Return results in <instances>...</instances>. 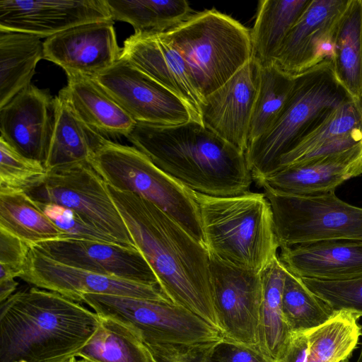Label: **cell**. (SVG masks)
Listing matches in <instances>:
<instances>
[{
	"mask_svg": "<svg viewBox=\"0 0 362 362\" xmlns=\"http://www.w3.org/2000/svg\"><path fill=\"white\" fill-rule=\"evenodd\" d=\"M209 268L214 306L224 339L258 349L261 273L229 265L211 256Z\"/></svg>",
	"mask_w": 362,
	"mask_h": 362,
	"instance_id": "obj_12",
	"label": "cell"
},
{
	"mask_svg": "<svg viewBox=\"0 0 362 362\" xmlns=\"http://www.w3.org/2000/svg\"><path fill=\"white\" fill-rule=\"evenodd\" d=\"M358 130H362V100L352 98L327 114L283 155L276 170L303 163L325 145Z\"/></svg>",
	"mask_w": 362,
	"mask_h": 362,
	"instance_id": "obj_29",
	"label": "cell"
},
{
	"mask_svg": "<svg viewBox=\"0 0 362 362\" xmlns=\"http://www.w3.org/2000/svg\"><path fill=\"white\" fill-rule=\"evenodd\" d=\"M127 138L160 170L193 191L238 195L250 191L254 181L245 153L198 122L172 126L136 122Z\"/></svg>",
	"mask_w": 362,
	"mask_h": 362,
	"instance_id": "obj_2",
	"label": "cell"
},
{
	"mask_svg": "<svg viewBox=\"0 0 362 362\" xmlns=\"http://www.w3.org/2000/svg\"><path fill=\"white\" fill-rule=\"evenodd\" d=\"M101 21H113L105 0L0 1V29L41 38Z\"/></svg>",
	"mask_w": 362,
	"mask_h": 362,
	"instance_id": "obj_18",
	"label": "cell"
},
{
	"mask_svg": "<svg viewBox=\"0 0 362 362\" xmlns=\"http://www.w3.org/2000/svg\"><path fill=\"white\" fill-rule=\"evenodd\" d=\"M112 20L128 23L134 33H159L174 28L194 12L185 0H105Z\"/></svg>",
	"mask_w": 362,
	"mask_h": 362,
	"instance_id": "obj_31",
	"label": "cell"
},
{
	"mask_svg": "<svg viewBox=\"0 0 362 362\" xmlns=\"http://www.w3.org/2000/svg\"><path fill=\"white\" fill-rule=\"evenodd\" d=\"M352 98L336 78L329 59L295 76L291 93L277 120L245 153L256 184L274 173L281 157L327 114Z\"/></svg>",
	"mask_w": 362,
	"mask_h": 362,
	"instance_id": "obj_5",
	"label": "cell"
},
{
	"mask_svg": "<svg viewBox=\"0 0 362 362\" xmlns=\"http://www.w3.org/2000/svg\"><path fill=\"white\" fill-rule=\"evenodd\" d=\"M44 59L62 67L67 77L95 78L120 57L114 21L87 23L70 28L44 41Z\"/></svg>",
	"mask_w": 362,
	"mask_h": 362,
	"instance_id": "obj_15",
	"label": "cell"
},
{
	"mask_svg": "<svg viewBox=\"0 0 362 362\" xmlns=\"http://www.w3.org/2000/svg\"><path fill=\"white\" fill-rule=\"evenodd\" d=\"M24 192L35 202L72 209L117 243L135 247L107 184L90 161L46 170L41 179Z\"/></svg>",
	"mask_w": 362,
	"mask_h": 362,
	"instance_id": "obj_10",
	"label": "cell"
},
{
	"mask_svg": "<svg viewBox=\"0 0 362 362\" xmlns=\"http://www.w3.org/2000/svg\"><path fill=\"white\" fill-rule=\"evenodd\" d=\"M311 0H261L250 30L252 58L272 64L288 32Z\"/></svg>",
	"mask_w": 362,
	"mask_h": 362,
	"instance_id": "obj_28",
	"label": "cell"
},
{
	"mask_svg": "<svg viewBox=\"0 0 362 362\" xmlns=\"http://www.w3.org/2000/svg\"><path fill=\"white\" fill-rule=\"evenodd\" d=\"M81 302L99 317L127 326L150 350L204 352L224 339L219 329L170 300L86 293Z\"/></svg>",
	"mask_w": 362,
	"mask_h": 362,
	"instance_id": "obj_7",
	"label": "cell"
},
{
	"mask_svg": "<svg viewBox=\"0 0 362 362\" xmlns=\"http://www.w3.org/2000/svg\"><path fill=\"white\" fill-rule=\"evenodd\" d=\"M262 65L252 58L201 105L202 124L245 153Z\"/></svg>",
	"mask_w": 362,
	"mask_h": 362,
	"instance_id": "obj_14",
	"label": "cell"
},
{
	"mask_svg": "<svg viewBox=\"0 0 362 362\" xmlns=\"http://www.w3.org/2000/svg\"><path fill=\"white\" fill-rule=\"evenodd\" d=\"M279 259L303 279L344 281L362 276V241L336 240L281 248Z\"/></svg>",
	"mask_w": 362,
	"mask_h": 362,
	"instance_id": "obj_22",
	"label": "cell"
},
{
	"mask_svg": "<svg viewBox=\"0 0 362 362\" xmlns=\"http://www.w3.org/2000/svg\"><path fill=\"white\" fill-rule=\"evenodd\" d=\"M329 60L340 84L353 98L362 100V0H349L340 16Z\"/></svg>",
	"mask_w": 362,
	"mask_h": 362,
	"instance_id": "obj_25",
	"label": "cell"
},
{
	"mask_svg": "<svg viewBox=\"0 0 362 362\" xmlns=\"http://www.w3.org/2000/svg\"><path fill=\"white\" fill-rule=\"evenodd\" d=\"M107 187L135 247L164 295L221 331L205 246L151 202Z\"/></svg>",
	"mask_w": 362,
	"mask_h": 362,
	"instance_id": "obj_1",
	"label": "cell"
},
{
	"mask_svg": "<svg viewBox=\"0 0 362 362\" xmlns=\"http://www.w3.org/2000/svg\"><path fill=\"white\" fill-rule=\"evenodd\" d=\"M192 194L210 256L259 273L278 257L272 210L264 193L211 196L193 191Z\"/></svg>",
	"mask_w": 362,
	"mask_h": 362,
	"instance_id": "obj_4",
	"label": "cell"
},
{
	"mask_svg": "<svg viewBox=\"0 0 362 362\" xmlns=\"http://www.w3.org/2000/svg\"><path fill=\"white\" fill-rule=\"evenodd\" d=\"M54 123L45 163L46 170L90 161L103 136L86 126L59 93L54 98Z\"/></svg>",
	"mask_w": 362,
	"mask_h": 362,
	"instance_id": "obj_27",
	"label": "cell"
},
{
	"mask_svg": "<svg viewBox=\"0 0 362 362\" xmlns=\"http://www.w3.org/2000/svg\"><path fill=\"white\" fill-rule=\"evenodd\" d=\"M67 78V85L59 93L86 126L106 139L131 133L136 122L94 78Z\"/></svg>",
	"mask_w": 362,
	"mask_h": 362,
	"instance_id": "obj_23",
	"label": "cell"
},
{
	"mask_svg": "<svg viewBox=\"0 0 362 362\" xmlns=\"http://www.w3.org/2000/svg\"><path fill=\"white\" fill-rule=\"evenodd\" d=\"M202 356L204 362H271L258 349L224 339Z\"/></svg>",
	"mask_w": 362,
	"mask_h": 362,
	"instance_id": "obj_40",
	"label": "cell"
},
{
	"mask_svg": "<svg viewBox=\"0 0 362 362\" xmlns=\"http://www.w3.org/2000/svg\"><path fill=\"white\" fill-rule=\"evenodd\" d=\"M27 33L0 29V107L30 84L44 42Z\"/></svg>",
	"mask_w": 362,
	"mask_h": 362,
	"instance_id": "obj_26",
	"label": "cell"
},
{
	"mask_svg": "<svg viewBox=\"0 0 362 362\" xmlns=\"http://www.w3.org/2000/svg\"><path fill=\"white\" fill-rule=\"evenodd\" d=\"M30 245L0 228V279L19 277Z\"/></svg>",
	"mask_w": 362,
	"mask_h": 362,
	"instance_id": "obj_39",
	"label": "cell"
},
{
	"mask_svg": "<svg viewBox=\"0 0 362 362\" xmlns=\"http://www.w3.org/2000/svg\"><path fill=\"white\" fill-rule=\"evenodd\" d=\"M349 0H311L291 28L273 64L295 76L332 54L337 23Z\"/></svg>",
	"mask_w": 362,
	"mask_h": 362,
	"instance_id": "obj_17",
	"label": "cell"
},
{
	"mask_svg": "<svg viewBox=\"0 0 362 362\" xmlns=\"http://www.w3.org/2000/svg\"><path fill=\"white\" fill-rule=\"evenodd\" d=\"M90 163L107 185L151 202L204 245L193 190L160 170L141 151L103 138Z\"/></svg>",
	"mask_w": 362,
	"mask_h": 362,
	"instance_id": "obj_8",
	"label": "cell"
},
{
	"mask_svg": "<svg viewBox=\"0 0 362 362\" xmlns=\"http://www.w3.org/2000/svg\"><path fill=\"white\" fill-rule=\"evenodd\" d=\"M356 362H362V346L360 351V354L358 355V359Z\"/></svg>",
	"mask_w": 362,
	"mask_h": 362,
	"instance_id": "obj_43",
	"label": "cell"
},
{
	"mask_svg": "<svg viewBox=\"0 0 362 362\" xmlns=\"http://www.w3.org/2000/svg\"><path fill=\"white\" fill-rule=\"evenodd\" d=\"M308 288L335 311L362 317V276L344 281L301 279Z\"/></svg>",
	"mask_w": 362,
	"mask_h": 362,
	"instance_id": "obj_37",
	"label": "cell"
},
{
	"mask_svg": "<svg viewBox=\"0 0 362 362\" xmlns=\"http://www.w3.org/2000/svg\"><path fill=\"white\" fill-rule=\"evenodd\" d=\"M54 114V98L30 84L0 107V137L21 156L45 166Z\"/></svg>",
	"mask_w": 362,
	"mask_h": 362,
	"instance_id": "obj_19",
	"label": "cell"
},
{
	"mask_svg": "<svg viewBox=\"0 0 362 362\" xmlns=\"http://www.w3.org/2000/svg\"><path fill=\"white\" fill-rule=\"evenodd\" d=\"M19 278L78 303L86 293L170 300L158 285L132 282L66 265L45 256L33 246Z\"/></svg>",
	"mask_w": 362,
	"mask_h": 362,
	"instance_id": "obj_13",
	"label": "cell"
},
{
	"mask_svg": "<svg viewBox=\"0 0 362 362\" xmlns=\"http://www.w3.org/2000/svg\"><path fill=\"white\" fill-rule=\"evenodd\" d=\"M286 271L277 257L261 272L257 349L271 362L284 361L293 337L282 308Z\"/></svg>",
	"mask_w": 362,
	"mask_h": 362,
	"instance_id": "obj_24",
	"label": "cell"
},
{
	"mask_svg": "<svg viewBox=\"0 0 362 362\" xmlns=\"http://www.w3.org/2000/svg\"><path fill=\"white\" fill-rule=\"evenodd\" d=\"M0 228L30 246L68 238L23 191L0 192Z\"/></svg>",
	"mask_w": 362,
	"mask_h": 362,
	"instance_id": "obj_30",
	"label": "cell"
},
{
	"mask_svg": "<svg viewBox=\"0 0 362 362\" xmlns=\"http://www.w3.org/2000/svg\"><path fill=\"white\" fill-rule=\"evenodd\" d=\"M33 247L66 265L132 282L158 286L153 272L135 247L68 238L45 241Z\"/></svg>",
	"mask_w": 362,
	"mask_h": 362,
	"instance_id": "obj_16",
	"label": "cell"
},
{
	"mask_svg": "<svg viewBox=\"0 0 362 362\" xmlns=\"http://www.w3.org/2000/svg\"><path fill=\"white\" fill-rule=\"evenodd\" d=\"M76 362H91V361L83 359V358H80V359H77Z\"/></svg>",
	"mask_w": 362,
	"mask_h": 362,
	"instance_id": "obj_44",
	"label": "cell"
},
{
	"mask_svg": "<svg viewBox=\"0 0 362 362\" xmlns=\"http://www.w3.org/2000/svg\"><path fill=\"white\" fill-rule=\"evenodd\" d=\"M76 356L91 362H156L133 331L107 317H100L97 330Z\"/></svg>",
	"mask_w": 362,
	"mask_h": 362,
	"instance_id": "obj_32",
	"label": "cell"
},
{
	"mask_svg": "<svg viewBox=\"0 0 362 362\" xmlns=\"http://www.w3.org/2000/svg\"><path fill=\"white\" fill-rule=\"evenodd\" d=\"M100 317L58 293L31 287L1 303L0 362H60L76 355Z\"/></svg>",
	"mask_w": 362,
	"mask_h": 362,
	"instance_id": "obj_3",
	"label": "cell"
},
{
	"mask_svg": "<svg viewBox=\"0 0 362 362\" xmlns=\"http://www.w3.org/2000/svg\"><path fill=\"white\" fill-rule=\"evenodd\" d=\"M273 214L279 247L336 240L362 241V208L335 192L297 195L262 186Z\"/></svg>",
	"mask_w": 362,
	"mask_h": 362,
	"instance_id": "obj_9",
	"label": "cell"
},
{
	"mask_svg": "<svg viewBox=\"0 0 362 362\" xmlns=\"http://www.w3.org/2000/svg\"><path fill=\"white\" fill-rule=\"evenodd\" d=\"M282 308L293 333L306 332L317 327L337 313L329 304L310 291L300 278L287 269L282 292Z\"/></svg>",
	"mask_w": 362,
	"mask_h": 362,
	"instance_id": "obj_35",
	"label": "cell"
},
{
	"mask_svg": "<svg viewBox=\"0 0 362 362\" xmlns=\"http://www.w3.org/2000/svg\"><path fill=\"white\" fill-rule=\"evenodd\" d=\"M150 351L156 362H204L202 356L203 352L173 353Z\"/></svg>",
	"mask_w": 362,
	"mask_h": 362,
	"instance_id": "obj_41",
	"label": "cell"
},
{
	"mask_svg": "<svg viewBox=\"0 0 362 362\" xmlns=\"http://www.w3.org/2000/svg\"><path fill=\"white\" fill-rule=\"evenodd\" d=\"M0 154V192H24L46 173L43 164L21 156L1 137Z\"/></svg>",
	"mask_w": 362,
	"mask_h": 362,
	"instance_id": "obj_36",
	"label": "cell"
},
{
	"mask_svg": "<svg viewBox=\"0 0 362 362\" xmlns=\"http://www.w3.org/2000/svg\"><path fill=\"white\" fill-rule=\"evenodd\" d=\"M293 84L294 76L284 72L274 64L261 66L259 85L249 128L248 146L276 122Z\"/></svg>",
	"mask_w": 362,
	"mask_h": 362,
	"instance_id": "obj_34",
	"label": "cell"
},
{
	"mask_svg": "<svg viewBox=\"0 0 362 362\" xmlns=\"http://www.w3.org/2000/svg\"><path fill=\"white\" fill-rule=\"evenodd\" d=\"M362 174V143L348 150L282 168L257 185L297 195L335 192L345 181Z\"/></svg>",
	"mask_w": 362,
	"mask_h": 362,
	"instance_id": "obj_21",
	"label": "cell"
},
{
	"mask_svg": "<svg viewBox=\"0 0 362 362\" xmlns=\"http://www.w3.org/2000/svg\"><path fill=\"white\" fill-rule=\"evenodd\" d=\"M94 78L136 122L172 126L198 122L181 98L122 57Z\"/></svg>",
	"mask_w": 362,
	"mask_h": 362,
	"instance_id": "obj_11",
	"label": "cell"
},
{
	"mask_svg": "<svg viewBox=\"0 0 362 362\" xmlns=\"http://www.w3.org/2000/svg\"><path fill=\"white\" fill-rule=\"evenodd\" d=\"M35 203L53 223L66 233L68 239L117 243L112 238L86 222L72 209L54 204Z\"/></svg>",
	"mask_w": 362,
	"mask_h": 362,
	"instance_id": "obj_38",
	"label": "cell"
},
{
	"mask_svg": "<svg viewBox=\"0 0 362 362\" xmlns=\"http://www.w3.org/2000/svg\"><path fill=\"white\" fill-rule=\"evenodd\" d=\"M161 34L181 54L202 101L252 58L250 30L214 8Z\"/></svg>",
	"mask_w": 362,
	"mask_h": 362,
	"instance_id": "obj_6",
	"label": "cell"
},
{
	"mask_svg": "<svg viewBox=\"0 0 362 362\" xmlns=\"http://www.w3.org/2000/svg\"><path fill=\"white\" fill-rule=\"evenodd\" d=\"M358 318L338 311L324 324L306 331L307 362H341L357 347L362 327Z\"/></svg>",
	"mask_w": 362,
	"mask_h": 362,
	"instance_id": "obj_33",
	"label": "cell"
},
{
	"mask_svg": "<svg viewBox=\"0 0 362 362\" xmlns=\"http://www.w3.org/2000/svg\"><path fill=\"white\" fill-rule=\"evenodd\" d=\"M341 362H349V358L341 361Z\"/></svg>",
	"mask_w": 362,
	"mask_h": 362,
	"instance_id": "obj_45",
	"label": "cell"
},
{
	"mask_svg": "<svg viewBox=\"0 0 362 362\" xmlns=\"http://www.w3.org/2000/svg\"><path fill=\"white\" fill-rule=\"evenodd\" d=\"M76 361H77L76 356H71V357H69L65 360L60 361V362H76Z\"/></svg>",
	"mask_w": 362,
	"mask_h": 362,
	"instance_id": "obj_42",
	"label": "cell"
},
{
	"mask_svg": "<svg viewBox=\"0 0 362 362\" xmlns=\"http://www.w3.org/2000/svg\"><path fill=\"white\" fill-rule=\"evenodd\" d=\"M120 57L181 98L202 123V98L181 54L161 33H134L124 42Z\"/></svg>",
	"mask_w": 362,
	"mask_h": 362,
	"instance_id": "obj_20",
	"label": "cell"
}]
</instances>
